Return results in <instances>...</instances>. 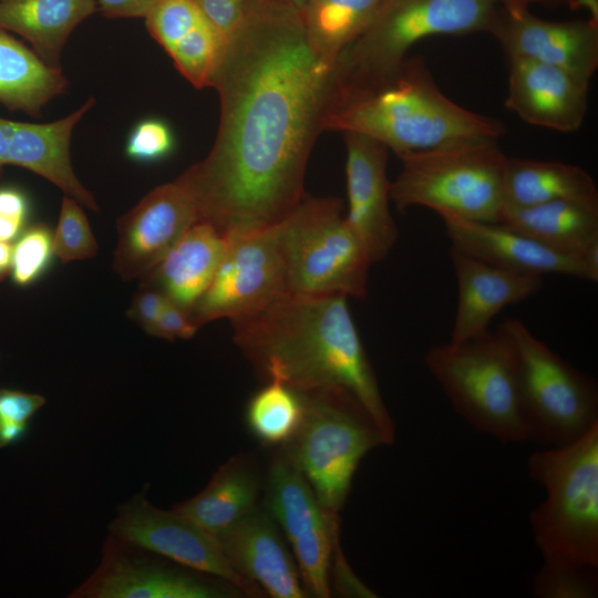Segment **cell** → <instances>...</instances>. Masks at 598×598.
<instances>
[{
    "instance_id": "obj_1",
    "label": "cell",
    "mask_w": 598,
    "mask_h": 598,
    "mask_svg": "<svg viewBox=\"0 0 598 598\" xmlns=\"http://www.w3.org/2000/svg\"><path fill=\"white\" fill-rule=\"evenodd\" d=\"M333 66L310 44L300 9L255 2L226 39L209 81L220 102L214 145L177 178L199 220L229 236L272 226L302 200Z\"/></svg>"
},
{
    "instance_id": "obj_2",
    "label": "cell",
    "mask_w": 598,
    "mask_h": 598,
    "mask_svg": "<svg viewBox=\"0 0 598 598\" xmlns=\"http://www.w3.org/2000/svg\"><path fill=\"white\" fill-rule=\"evenodd\" d=\"M347 298L285 292L258 313L233 322L234 341L266 382L352 395L389 445L395 425Z\"/></svg>"
},
{
    "instance_id": "obj_3",
    "label": "cell",
    "mask_w": 598,
    "mask_h": 598,
    "mask_svg": "<svg viewBox=\"0 0 598 598\" xmlns=\"http://www.w3.org/2000/svg\"><path fill=\"white\" fill-rule=\"evenodd\" d=\"M324 130L362 134L400 158L505 134L497 118L450 100L421 56H408L390 80L333 105Z\"/></svg>"
},
{
    "instance_id": "obj_4",
    "label": "cell",
    "mask_w": 598,
    "mask_h": 598,
    "mask_svg": "<svg viewBox=\"0 0 598 598\" xmlns=\"http://www.w3.org/2000/svg\"><path fill=\"white\" fill-rule=\"evenodd\" d=\"M532 480L546 491L529 523L543 569L598 568V422L566 445L533 453Z\"/></svg>"
},
{
    "instance_id": "obj_5",
    "label": "cell",
    "mask_w": 598,
    "mask_h": 598,
    "mask_svg": "<svg viewBox=\"0 0 598 598\" xmlns=\"http://www.w3.org/2000/svg\"><path fill=\"white\" fill-rule=\"evenodd\" d=\"M505 0H383L333 66L331 106L390 80L410 49L432 35L491 31Z\"/></svg>"
},
{
    "instance_id": "obj_6",
    "label": "cell",
    "mask_w": 598,
    "mask_h": 598,
    "mask_svg": "<svg viewBox=\"0 0 598 598\" xmlns=\"http://www.w3.org/2000/svg\"><path fill=\"white\" fill-rule=\"evenodd\" d=\"M508 158L498 140H482L400 158L390 199L400 212L423 206L441 217L501 223Z\"/></svg>"
},
{
    "instance_id": "obj_7",
    "label": "cell",
    "mask_w": 598,
    "mask_h": 598,
    "mask_svg": "<svg viewBox=\"0 0 598 598\" xmlns=\"http://www.w3.org/2000/svg\"><path fill=\"white\" fill-rule=\"evenodd\" d=\"M425 365L453 409L475 430L503 443L527 441L515 359L499 328L430 347Z\"/></svg>"
},
{
    "instance_id": "obj_8",
    "label": "cell",
    "mask_w": 598,
    "mask_h": 598,
    "mask_svg": "<svg viewBox=\"0 0 598 598\" xmlns=\"http://www.w3.org/2000/svg\"><path fill=\"white\" fill-rule=\"evenodd\" d=\"M275 228L287 292L367 296L372 261L340 199L305 195Z\"/></svg>"
},
{
    "instance_id": "obj_9",
    "label": "cell",
    "mask_w": 598,
    "mask_h": 598,
    "mask_svg": "<svg viewBox=\"0 0 598 598\" xmlns=\"http://www.w3.org/2000/svg\"><path fill=\"white\" fill-rule=\"evenodd\" d=\"M498 328L507 337L516 368L527 441L556 447L584 435L598 422V386L537 339L518 319Z\"/></svg>"
},
{
    "instance_id": "obj_10",
    "label": "cell",
    "mask_w": 598,
    "mask_h": 598,
    "mask_svg": "<svg viewBox=\"0 0 598 598\" xmlns=\"http://www.w3.org/2000/svg\"><path fill=\"white\" fill-rule=\"evenodd\" d=\"M301 425L288 443L287 456L303 475L326 511L339 514L357 468L384 444L368 413L343 391H300Z\"/></svg>"
},
{
    "instance_id": "obj_11",
    "label": "cell",
    "mask_w": 598,
    "mask_h": 598,
    "mask_svg": "<svg viewBox=\"0 0 598 598\" xmlns=\"http://www.w3.org/2000/svg\"><path fill=\"white\" fill-rule=\"evenodd\" d=\"M226 237L225 255L189 311L198 328L216 319H247L287 292L275 225Z\"/></svg>"
},
{
    "instance_id": "obj_12",
    "label": "cell",
    "mask_w": 598,
    "mask_h": 598,
    "mask_svg": "<svg viewBox=\"0 0 598 598\" xmlns=\"http://www.w3.org/2000/svg\"><path fill=\"white\" fill-rule=\"evenodd\" d=\"M267 507L291 546L307 594L330 597V570L339 546V517L323 508L287 455L276 457L270 465Z\"/></svg>"
},
{
    "instance_id": "obj_13",
    "label": "cell",
    "mask_w": 598,
    "mask_h": 598,
    "mask_svg": "<svg viewBox=\"0 0 598 598\" xmlns=\"http://www.w3.org/2000/svg\"><path fill=\"white\" fill-rule=\"evenodd\" d=\"M110 528L121 540L220 578L236 591L264 594L231 566L216 537L175 509L156 508L137 496L121 508Z\"/></svg>"
},
{
    "instance_id": "obj_14",
    "label": "cell",
    "mask_w": 598,
    "mask_h": 598,
    "mask_svg": "<svg viewBox=\"0 0 598 598\" xmlns=\"http://www.w3.org/2000/svg\"><path fill=\"white\" fill-rule=\"evenodd\" d=\"M489 33L508 60H534L586 82L598 68V23L592 18L549 21L534 16L527 7L504 4Z\"/></svg>"
},
{
    "instance_id": "obj_15",
    "label": "cell",
    "mask_w": 598,
    "mask_h": 598,
    "mask_svg": "<svg viewBox=\"0 0 598 598\" xmlns=\"http://www.w3.org/2000/svg\"><path fill=\"white\" fill-rule=\"evenodd\" d=\"M198 220L195 199L182 182L157 186L118 219L115 271L125 280L145 276Z\"/></svg>"
},
{
    "instance_id": "obj_16",
    "label": "cell",
    "mask_w": 598,
    "mask_h": 598,
    "mask_svg": "<svg viewBox=\"0 0 598 598\" xmlns=\"http://www.w3.org/2000/svg\"><path fill=\"white\" fill-rule=\"evenodd\" d=\"M343 137L348 196L344 217L375 264L390 254L399 238L389 207L388 148L362 134L344 132Z\"/></svg>"
},
{
    "instance_id": "obj_17",
    "label": "cell",
    "mask_w": 598,
    "mask_h": 598,
    "mask_svg": "<svg viewBox=\"0 0 598 598\" xmlns=\"http://www.w3.org/2000/svg\"><path fill=\"white\" fill-rule=\"evenodd\" d=\"M451 246L495 267L509 271L544 276L566 275L598 280L582 257L551 249L503 223H483L444 216Z\"/></svg>"
},
{
    "instance_id": "obj_18",
    "label": "cell",
    "mask_w": 598,
    "mask_h": 598,
    "mask_svg": "<svg viewBox=\"0 0 598 598\" xmlns=\"http://www.w3.org/2000/svg\"><path fill=\"white\" fill-rule=\"evenodd\" d=\"M93 105L94 99L90 97L66 117L43 124L0 117V175L7 165L24 167L97 212L93 195L76 178L70 157L72 132Z\"/></svg>"
},
{
    "instance_id": "obj_19",
    "label": "cell",
    "mask_w": 598,
    "mask_h": 598,
    "mask_svg": "<svg viewBox=\"0 0 598 598\" xmlns=\"http://www.w3.org/2000/svg\"><path fill=\"white\" fill-rule=\"evenodd\" d=\"M508 61V110L532 125L564 133L579 130L588 109L589 82L534 60Z\"/></svg>"
},
{
    "instance_id": "obj_20",
    "label": "cell",
    "mask_w": 598,
    "mask_h": 598,
    "mask_svg": "<svg viewBox=\"0 0 598 598\" xmlns=\"http://www.w3.org/2000/svg\"><path fill=\"white\" fill-rule=\"evenodd\" d=\"M457 282V308L451 342H463L488 331L506 306L523 301L543 287V277L495 267L450 247Z\"/></svg>"
},
{
    "instance_id": "obj_21",
    "label": "cell",
    "mask_w": 598,
    "mask_h": 598,
    "mask_svg": "<svg viewBox=\"0 0 598 598\" xmlns=\"http://www.w3.org/2000/svg\"><path fill=\"white\" fill-rule=\"evenodd\" d=\"M217 539L231 566L264 594L272 598L308 596L268 511L256 507Z\"/></svg>"
},
{
    "instance_id": "obj_22",
    "label": "cell",
    "mask_w": 598,
    "mask_h": 598,
    "mask_svg": "<svg viewBox=\"0 0 598 598\" xmlns=\"http://www.w3.org/2000/svg\"><path fill=\"white\" fill-rule=\"evenodd\" d=\"M227 245V237L214 225L198 220L147 274V283L189 312L210 283Z\"/></svg>"
},
{
    "instance_id": "obj_23",
    "label": "cell",
    "mask_w": 598,
    "mask_h": 598,
    "mask_svg": "<svg viewBox=\"0 0 598 598\" xmlns=\"http://www.w3.org/2000/svg\"><path fill=\"white\" fill-rule=\"evenodd\" d=\"M76 594L93 598H221L230 591L179 570L110 557Z\"/></svg>"
},
{
    "instance_id": "obj_24",
    "label": "cell",
    "mask_w": 598,
    "mask_h": 598,
    "mask_svg": "<svg viewBox=\"0 0 598 598\" xmlns=\"http://www.w3.org/2000/svg\"><path fill=\"white\" fill-rule=\"evenodd\" d=\"M259 476L255 463L236 455L224 463L196 496L174 507L218 538L257 507Z\"/></svg>"
},
{
    "instance_id": "obj_25",
    "label": "cell",
    "mask_w": 598,
    "mask_h": 598,
    "mask_svg": "<svg viewBox=\"0 0 598 598\" xmlns=\"http://www.w3.org/2000/svg\"><path fill=\"white\" fill-rule=\"evenodd\" d=\"M96 10V0H0V29L19 34L44 63L60 68L69 35Z\"/></svg>"
},
{
    "instance_id": "obj_26",
    "label": "cell",
    "mask_w": 598,
    "mask_h": 598,
    "mask_svg": "<svg viewBox=\"0 0 598 598\" xmlns=\"http://www.w3.org/2000/svg\"><path fill=\"white\" fill-rule=\"evenodd\" d=\"M501 223L568 255L582 257L598 245V200L559 199L508 208Z\"/></svg>"
},
{
    "instance_id": "obj_27",
    "label": "cell",
    "mask_w": 598,
    "mask_h": 598,
    "mask_svg": "<svg viewBox=\"0 0 598 598\" xmlns=\"http://www.w3.org/2000/svg\"><path fill=\"white\" fill-rule=\"evenodd\" d=\"M68 86L61 68L44 63L25 44L0 29V103L39 116L43 106Z\"/></svg>"
},
{
    "instance_id": "obj_28",
    "label": "cell",
    "mask_w": 598,
    "mask_h": 598,
    "mask_svg": "<svg viewBox=\"0 0 598 598\" xmlns=\"http://www.w3.org/2000/svg\"><path fill=\"white\" fill-rule=\"evenodd\" d=\"M505 199L506 209L523 208L559 199L598 200V190L594 178L579 166L508 158Z\"/></svg>"
},
{
    "instance_id": "obj_29",
    "label": "cell",
    "mask_w": 598,
    "mask_h": 598,
    "mask_svg": "<svg viewBox=\"0 0 598 598\" xmlns=\"http://www.w3.org/2000/svg\"><path fill=\"white\" fill-rule=\"evenodd\" d=\"M383 0H309L301 10L315 51L334 65L375 18Z\"/></svg>"
},
{
    "instance_id": "obj_30",
    "label": "cell",
    "mask_w": 598,
    "mask_h": 598,
    "mask_svg": "<svg viewBox=\"0 0 598 598\" xmlns=\"http://www.w3.org/2000/svg\"><path fill=\"white\" fill-rule=\"evenodd\" d=\"M300 391L279 381H267L246 408L247 426L266 445L288 444L303 419Z\"/></svg>"
},
{
    "instance_id": "obj_31",
    "label": "cell",
    "mask_w": 598,
    "mask_h": 598,
    "mask_svg": "<svg viewBox=\"0 0 598 598\" xmlns=\"http://www.w3.org/2000/svg\"><path fill=\"white\" fill-rule=\"evenodd\" d=\"M225 40L208 24L200 22L168 52L175 66L194 86H209Z\"/></svg>"
},
{
    "instance_id": "obj_32",
    "label": "cell",
    "mask_w": 598,
    "mask_h": 598,
    "mask_svg": "<svg viewBox=\"0 0 598 598\" xmlns=\"http://www.w3.org/2000/svg\"><path fill=\"white\" fill-rule=\"evenodd\" d=\"M53 249V234L45 224L24 229L12 246L10 275L18 287H29L49 269Z\"/></svg>"
},
{
    "instance_id": "obj_33",
    "label": "cell",
    "mask_w": 598,
    "mask_h": 598,
    "mask_svg": "<svg viewBox=\"0 0 598 598\" xmlns=\"http://www.w3.org/2000/svg\"><path fill=\"white\" fill-rule=\"evenodd\" d=\"M53 249L63 264L94 257L97 244L79 203L70 196L62 202Z\"/></svg>"
},
{
    "instance_id": "obj_34",
    "label": "cell",
    "mask_w": 598,
    "mask_h": 598,
    "mask_svg": "<svg viewBox=\"0 0 598 598\" xmlns=\"http://www.w3.org/2000/svg\"><path fill=\"white\" fill-rule=\"evenodd\" d=\"M144 18L150 33L167 53L205 20L193 0H159Z\"/></svg>"
},
{
    "instance_id": "obj_35",
    "label": "cell",
    "mask_w": 598,
    "mask_h": 598,
    "mask_svg": "<svg viewBox=\"0 0 598 598\" xmlns=\"http://www.w3.org/2000/svg\"><path fill=\"white\" fill-rule=\"evenodd\" d=\"M44 404L42 395L0 389V448L20 442L28 432L29 420Z\"/></svg>"
},
{
    "instance_id": "obj_36",
    "label": "cell",
    "mask_w": 598,
    "mask_h": 598,
    "mask_svg": "<svg viewBox=\"0 0 598 598\" xmlns=\"http://www.w3.org/2000/svg\"><path fill=\"white\" fill-rule=\"evenodd\" d=\"M175 138L169 125L159 118H145L131 131L125 153L128 158L140 163L159 162L169 156Z\"/></svg>"
},
{
    "instance_id": "obj_37",
    "label": "cell",
    "mask_w": 598,
    "mask_h": 598,
    "mask_svg": "<svg viewBox=\"0 0 598 598\" xmlns=\"http://www.w3.org/2000/svg\"><path fill=\"white\" fill-rule=\"evenodd\" d=\"M540 598H590L597 592L595 570L570 571L540 568L533 587Z\"/></svg>"
},
{
    "instance_id": "obj_38",
    "label": "cell",
    "mask_w": 598,
    "mask_h": 598,
    "mask_svg": "<svg viewBox=\"0 0 598 598\" xmlns=\"http://www.w3.org/2000/svg\"><path fill=\"white\" fill-rule=\"evenodd\" d=\"M257 0H193L203 18L226 41Z\"/></svg>"
},
{
    "instance_id": "obj_39",
    "label": "cell",
    "mask_w": 598,
    "mask_h": 598,
    "mask_svg": "<svg viewBox=\"0 0 598 598\" xmlns=\"http://www.w3.org/2000/svg\"><path fill=\"white\" fill-rule=\"evenodd\" d=\"M30 215L27 194L16 186L0 187V241L11 243L25 229Z\"/></svg>"
},
{
    "instance_id": "obj_40",
    "label": "cell",
    "mask_w": 598,
    "mask_h": 598,
    "mask_svg": "<svg viewBox=\"0 0 598 598\" xmlns=\"http://www.w3.org/2000/svg\"><path fill=\"white\" fill-rule=\"evenodd\" d=\"M197 330L189 312L167 299L150 334L173 341L190 339Z\"/></svg>"
},
{
    "instance_id": "obj_41",
    "label": "cell",
    "mask_w": 598,
    "mask_h": 598,
    "mask_svg": "<svg viewBox=\"0 0 598 598\" xmlns=\"http://www.w3.org/2000/svg\"><path fill=\"white\" fill-rule=\"evenodd\" d=\"M167 299L158 288L145 283L133 301L130 316L150 334Z\"/></svg>"
},
{
    "instance_id": "obj_42",
    "label": "cell",
    "mask_w": 598,
    "mask_h": 598,
    "mask_svg": "<svg viewBox=\"0 0 598 598\" xmlns=\"http://www.w3.org/2000/svg\"><path fill=\"white\" fill-rule=\"evenodd\" d=\"M159 0H96L97 10L110 18L145 17Z\"/></svg>"
},
{
    "instance_id": "obj_43",
    "label": "cell",
    "mask_w": 598,
    "mask_h": 598,
    "mask_svg": "<svg viewBox=\"0 0 598 598\" xmlns=\"http://www.w3.org/2000/svg\"><path fill=\"white\" fill-rule=\"evenodd\" d=\"M12 257V246L9 243L0 241V282L10 272Z\"/></svg>"
},
{
    "instance_id": "obj_44",
    "label": "cell",
    "mask_w": 598,
    "mask_h": 598,
    "mask_svg": "<svg viewBox=\"0 0 598 598\" xmlns=\"http://www.w3.org/2000/svg\"><path fill=\"white\" fill-rule=\"evenodd\" d=\"M561 0H505V4L518 6V7H529L534 3H553Z\"/></svg>"
},
{
    "instance_id": "obj_45",
    "label": "cell",
    "mask_w": 598,
    "mask_h": 598,
    "mask_svg": "<svg viewBox=\"0 0 598 598\" xmlns=\"http://www.w3.org/2000/svg\"><path fill=\"white\" fill-rule=\"evenodd\" d=\"M281 3L291 4L300 10H302L309 0H274Z\"/></svg>"
}]
</instances>
